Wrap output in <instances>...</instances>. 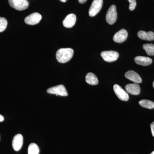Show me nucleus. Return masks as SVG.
Returning a JSON list of instances; mask_svg holds the SVG:
<instances>
[{"label":"nucleus","instance_id":"nucleus-13","mask_svg":"<svg viewBox=\"0 0 154 154\" xmlns=\"http://www.w3.org/2000/svg\"><path fill=\"white\" fill-rule=\"evenodd\" d=\"M125 90L128 93L133 95H138L140 94V88L136 83L128 84L125 87Z\"/></svg>","mask_w":154,"mask_h":154},{"label":"nucleus","instance_id":"nucleus-23","mask_svg":"<svg viewBox=\"0 0 154 154\" xmlns=\"http://www.w3.org/2000/svg\"><path fill=\"white\" fill-rule=\"evenodd\" d=\"M87 1V0H79V2L80 4H85Z\"/></svg>","mask_w":154,"mask_h":154},{"label":"nucleus","instance_id":"nucleus-8","mask_svg":"<svg viewBox=\"0 0 154 154\" xmlns=\"http://www.w3.org/2000/svg\"><path fill=\"white\" fill-rule=\"evenodd\" d=\"M42 16L38 13H34L26 17L25 22L27 25H33L38 24L41 21Z\"/></svg>","mask_w":154,"mask_h":154},{"label":"nucleus","instance_id":"nucleus-6","mask_svg":"<svg viewBox=\"0 0 154 154\" xmlns=\"http://www.w3.org/2000/svg\"><path fill=\"white\" fill-rule=\"evenodd\" d=\"M101 57L104 60L107 62H112L118 59L119 54L118 52L113 51H102L101 54Z\"/></svg>","mask_w":154,"mask_h":154},{"label":"nucleus","instance_id":"nucleus-11","mask_svg":"<svg viewBox=\"0 0 154 154\" xmlns=\"http://www.w3.org/2000/svg\"><path fill=\"white\" fill-rule=\"evenodd\" d=\"M125 78L136 84L142 83V80L138 74L134 71H128L125 75Z\"/></svg>","mask_w":154,"mask_h":154},{"label":"nucleus","instance_id":"nucleus-5","mask_svg":"<svg viewBox=\"0 0 154 154\" xmlns=\"http://www.w3.org/2000/svg\"><path fill=\"white\" fill-rule=\"evenodd\" d=\"M47 92L48 94H56L57 96H66L68 95L67 91L63 85H59L48 88Z\"/></svg>","mask_w":154,"mask_h":154},{"label":"nucleus","instance_id":"nucleus-16","mask_svg":"<svg viewBox=\"0 0 154 154\" xmlns=\"http://www.w3.org/2000/svg\"><path fill=\"white\" fill-rule=\"evenodd\" d=\"M86 82L92 85H96L99 83L97 77L96 75L92 72L88 73L85 77Z\"/></svg>","mask_w":154,"mask_h":154},{"label":"nucleus","instance_id":"nucleus-12","mask_svg":"<svg viewBox=\"0 0 154 154\" xmlns=\"http://www.w3.org/2000/svg\"><path fill=\"white\" fill-rule=\"evenodd\" d=\"M76 21V17L74 14H70L64 19L63 24L66 28H71L74 26Z\"/></svg>","mask_w":154,"mask_h":154},{"label":"nucleus","instance_id":"nucleus-24","mask_svg":"<svg viewBox=\"0 0 154 154\" xmlns=\"http://www.w3.org/2000/svg\"><path fill=\"white\" fill-rule=\"evenodd\" d=\"M4 120V117L2 115L0 114V122H2Z\"/></svg>","mask_w":154,"mask_h":154},{"label":"nucleus","instance_id":"nucleus-18","mask_svg":"<svg viewBox=\"0 0 154 154\" xmlns=\"http://www.w3.org/2000/svg\"><path fill=\"white\" fill-rule=\"evenodd\" d=\"M39 148L36 143H32L29 145L28 149V154H38Z\"/></svg>","mask_w":154,"mask_h":154},{"label":"nucleus","instance_id":"nucleus-21","mask_svg":"<svg viewBox=\"0 0 154 154\" xmlns=\"http://www.w3.org/2000/svg\"><path fill=\"white\" fill-rule=\"evenodd\" d=\"M128 1L129 2V10L131 11H134L136 7V0H128Z\"/></svg>","mask_w":154,"mask_h":154},{"label":"nucleus","instance_id":"nucleus-1","mask_svg":"<svg viewBox=\"0 0 154 154\" xmlns=\"http://www.w3.org/2000/svg\"><path fill=\"white\" fill-rule=\"evenodd\" d=\"M74 50L71 48H60L57 50L56 54L57 60L60 63H66L72 57Z\"/></svg>","mask_w":154,"mask_h":154},{"label":"nucleus","instance_id":"nucleus-26","mask_svg":"<svg viewBox=\"0 0 154 154\" xmlns=\"http://www.w3.org/2000/svg\"><path fill=\"white\" fill-rule=\"evenodd\" d=\"M150 154H154V151H153Z\"/></svg>","mask_w":154,"mask_h":154},{"label":"nucleus","instance_id":"nucleus-9","mask_svg":"<svg viewBox=\"0 0 154 154\" xmlns=\"http://www.w3.org/2000/svg\"><path fill=\"white\" fill-rule=\"evenodd\" d=\"M128 36V33L125 29H121L115 33L113 37L114 41L117 43H121L126 40Z\"/></svg>","mask_w":154,"mask_h":154},{"label":"nucleus","instance_id":"nucleus-19","mask_svg":"<svg viewBox=\"0 0 154 154\" xmlns=\"http://www.w3.org/2000/svg\"><path fill=\"white\" fill-rule=\"evenodd\" d=\"M143 48L145 50L148 55H154V45L153 44H145L143 45Z\"/></svg>","mask_w":154,"mask_h":154},{"label":"nucleus","instance_id":"nucleus-3","mask_svg":"<svg viewBox=\"0 0 154 154\" xmlns=\"http://www.w3.org/2000/svg\"><path fill=\"white\" fill-rule=\"evenodd\" d=\"M117 18L116 8L115 5L111 6L108 9L106 15V20L109 25H113L116 22Z\"/></svg>","mask_w":154,"mask_h":154},{"label":"nucleus","instance_id":"nucleus-27","mask_svg":"<svg viewBox=\"0 0 154 154\" xmlns=\"http://www.w3.org/2000/svg\"><path fill=\"white\" fill-rule=\"evenodd\" d=\"M153 88H154V82H153Z\"/></svg>","mask_w":154,"mask_h":154},{"label":"nucleus","instance_id":"nucleus-17","mask_svg":"<svg viewBox=\"0 0 154 154\" xmlns=\"http://www.w3.org/2000/svg\"><path fill=\"white\" fill-rule=\"evenodd\" d=\"M140 105L142 107L149 109L154 108V102L152 101L146 99H143L139 102Z\"/></svg>","mask_w":154,"mask_h":154},{"label":"nucleus","instance_id":"nucleus-20","mask_svg":"<svg viewBox=\"0 0 154 154\" xmlns=\"http://www.w3.org/2000/svg\"><path fill=\"white\" fill-rule=\"evenodd\" d=\"M8 25V21L4 17H0V32H3L5 30Z\"/></svg>","mask_w":154,"mask_h":154},{"label":"nucleus","instance_id":"nucleus-14","mask_svg":"<svg viewBox=\"0 0 154 154\" xmlns=\"http://www.w3.org/2000/svg\"><path fill=\"white\" fill-rule=\"evenodd\" d=\"M134 61L137 64L143 66H147L152 63V60L150 58L143 56L136 57L134 58Z\"/></svg>","mask_w":154,"mask_h":154},{"label":"nucleus","instance_id":"nucleus-10","mask_svg":"<svg viewBox=\"0 0 154 154\" xmlns=\"http://www.w3.org/2000/svg\"><path fill=\"white\" fill-rule=\"evenodd\" d=\"M23 143V137L22 134H17L14 136L12 141V146L14 150L18 151L22 148Z\"/></svg>","mask_w":154,"mask_h":154},{"label":"nucleus","instance_id":"nucleus-4","mask_svg":"<svg viewBox=\"0 0 154 154\" xmlns=\"http://www.w3.org/2000/svg\"><path fill=\"white\" fill-rule=\"evenodd\" d=\"M103 5V0H94L89 10L90 17H94L101 11Z\"/></svg>","mask_w":154,"mask_h":154},{"label":"nucleus","instance_id":"nucleus-2","mask_svg":"<svg viewBox=\"0 0 154 154\" xmlns=\"http://www.w3.org/2000/svg\"><path fill=\"white\" fill-rule=\"evenodd\" d=\"M8 2L10 6L17 11H24L29 6L27 0H8Z\"/></svg>","mask_w":154,"mask_h":154},{"label":"nucleus","instance_id":"nucleus-7","mask_svg":"<svg viewBox=\"0 0 154 154\" xmlns=\"http://www.w3.org/2000/svg\"><path fill=\"white\" fill-rule=\"evenodd\" d=\"M113 91L119 99L122 101H127L129 99V96L127 92L125 91L120 86L115 85L113 86Z\"/></svg>","mask_w":154,"mask_h":154},{"label":"nucleus","instance_id":"nucleus-15","mask_svg":"<svg viewBox=\"0 0 154 154\" xmlns=\"http://www.w3.org/2000/svg\"><path fill=\"white\" fill-rule=\"evenodd\" d=\"M137 36L139 38L142 40L147 41H153L154 40V33L152 31L147 32L140 30L138 32Z\"/></svg>","mask_w":154,"mask_h":154},{"label":"nucleus","instance_id":"nucleus-22","mask_svg":"<svg viewBox=\"0 0 154 154\" xmlns=\"http://www.w3.org/2000/svg\"><path fill=\"white\" fill-rule=\"evenodd\" d=\"M151 129V131L152 136L154 137V122H152L150 125Z\"/></svg>","mask_w":154,"mask_h":154},{"label":"nucleus","instance_id":"nucleus-25","mask_svg":"<svg viewBox=\"0 0 154 154\" xmlns=\"http://www.w3.org/2000/svg\"><path fill=\"white\" fill-rule=\"evenodd\" d=\"M60 1L61 2H62L64 3L66 2V1H67V0H60Z\"/></svg>","mask_w":154,"mask_h":154}]
</instances>
